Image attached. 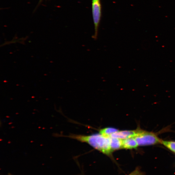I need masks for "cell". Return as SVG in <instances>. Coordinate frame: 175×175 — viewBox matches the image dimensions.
<instances>
[{"mask_svg": "<svg viewBox=\"0 0 175 175\" xmlns=\"http://www.w3.org/2000/svg\"></svg>", "mask_w": 175, "mask_h": 175, "instance_id": "7c38bea8", "label": "cell"}, {"mask_svg": "<svg viewBox=\"0 0 175 175\" xmlns=\"http://www.w3.org/2000/svg\"><path fill=\"white\" fill-rule=\"evenodd\" d=\"M138 146L137 143L134 138L122 140V149H132Z\"/></svg>", "mask_w": 175, "mask_h": 175, "instance_id": "5b68a950", "label": "cell"}, {"mask_svg": "<svg viewBox=\"0 0 175 175\" xmlns=\"http://www.w3.org/2000/svg\"><path fill=\"white\" fill-rule=\"evenodd\" d=\"M8 175H12V174H10V173H9V174H8Z\"/></svg>", "mask_w": 175, "mask_h": 175, "instance_id": "8fae6325", "label": "cell"}, {"mask_svg": "<svg viewBox=\"0 0 175 175\" xmlns=\"http://www.w3.org/2000/svg\"><path fill=\"white\" fill-rule=\"evenodd\" d=\"M129 175H145L140 169L137 168Z\"/></svg>", "mask_w": 175, "mask_h": 175, "instance_id": "9c48e42d", "label": "cell"}, {"mask_svg": "<svg viewBox=\"0 0 175 175\" xmlns=\"http://www.w3.org/2000/svg\"><path fill=\"white\" fill-rule=\"evenodd\" d=\"M110 138L111 148L113 152L122 149V140L115 138Z\"/></svg>", "mask_w": 175, "mask_h": 175, "instance_id": "8992f818", "label": "cell"}, {"mask_svg": "<svg viewBox=\"0 0 175 175\" xmlns=\"http://www.w3.org/2000/svg\"><path fill=\"white\" fill-rule=\"evenodd\" d=\"M119 130L118 129L112 127H108L100 130L99 133L107 137H111V136L114 133L118 131Z\"/></svg>", "mask_w": 175, "mask_h": 175, "instance_id": "52a82bcc", "label": "cell"}, {"mask_svg": "<svg viewBox=\"0 0 175 175\" xmlns=\"http://www.w3.org/2000/svg\"><path fill=\"white\" fill-rule=\"evenodd\" d=\"M161 144L172 152L175 153V141L162 140Z\"/></svg>", "mask_w": 175, "mask_h": 175, "instance_id": "ba28073f", "label": "cell"}, {"mask_svg": "<svg viewBox=\"0 0 175 175\" xmlns=\"http://www.w3.org/2000/svg\"><path fill=\"white\" fill-rule=\"evenodd\" d=\"M67 137L82 142L86 143L94 148L108 156H111L113 152L110 146V138L100 134L90 135L72 134Z\"/></svg>", "mask_w": 175, "mask_h": 175, "instance_id": "6da1fadb", "label": "cell"}, {"mask_svg": "<svg viewBox=\"0 0 175 175\" xmlns=\"http://www.w3.org/2000/svg\"><path fill=\"white\" fill-rule=\"evenodd\" d=\"M92 12L94 27V33L92 38L97 40L102 17V5L101 0H92Z\"/></svg>", "mask_w": 175, "mask_h": 175, "instance_id": "3957f363", "label": "cell"}, {"mask_svg": "<svg viewBox=\"0 0 175 175\" xmlns=\"http://www.w3.org/2000/svg\"><path fill=\"white\" fill-rule=\"evenodd\" d=\"M140 129L134 130H119L113 134L111 137L115 138L122 140L134 138L139 134Z\"/></svg>", "mask_w": 175, "mask_h": 175, "instance_id": "277c9868", "label": "cell"}, {"mask_svg": "<svg viewBox=\"0 0 175 175\" xmlns=\"http://www.w3.org/2000/svg\"><path fill=\"white\" fill-rule=\"evenodd\" d=\"M43 1V0H40L39 3H40Z\"/></svg>", "mask_w": 175, "mask_h": 175, "instance_id": "30bf717a", "label": "cell"}, {"mask_svg": "<svg viewBox=\"0 0 175 175\" xmlns=\"http://www.w3.org/2000/svg\"><path fill=\"white\" fill-rule=\"evenodd\" d=\"M138 146L154 145L161 144L162 140L158 138L155 134L140 130L136 137L134 138Z\"/></svg>", "mask_w": 175, "mask_h": 175, "instance_id": "7a4b0ae2", "label": "cell"}]
</instances>
